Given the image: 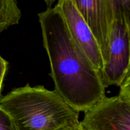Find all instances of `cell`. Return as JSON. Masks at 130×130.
I'll list each match as a JSON object with an SVG mask.
<instances>
[{
  "label": "cell",
  "mask_w": 130,
  "mask_h": 130,
  "mask_svg": "<svg viewBox=\"0 0 130 130\" xmlns=\"http://www.w3.org/2000/svg\"><path fill=\"white\" fill-rule=\"evenodd\" d=\"M38 17L55 91L76 111L85 112L106 96L101 72L74 40L57 5Z\"/></svg>",
  "instance_id": "obj_1"
},
{
  "label": "cell",
  "mask_w": 130,
  "mask_h": 130,
  "mask_svg": "<svg viewBox=\"0 0 130 130\" xmlns=\"http://www.w3.org/2000/svg\"><path fill=\"white\" fill-rule=\"evenodd\" d=\"M0 108L17 130H57L79 122V112L55 91L29 84L1 97Z\"/></svg>",
  "instance_id": "obj_2"
},
{
  "label": "cell",
  "mask_w": 130,
  "mask_h": 130,
  "mask_svg": "<svg viewBox=\"0 0 130 130\" xmlns=\"http://www.w3.org/2000/svg\"><path fill=\"white\" fill-rule=\"evenodd\" d=\"M109 58L102 73L105 88L120 87L130 74V0H113Z\"/></svg>",
  "instance_id": "obj_3"
},
{
  "label": "cell",
  "mask_w": 130,
  "mask_h": 130,
  "mask_svg": "<svg viewBox=\"0 0 130 130\" xmlns=\"http://www.w3.org/2000/svg\"><path fill=\"white\" fill-rule=\"evenodd\" d=\"M80 123L85 130H130V102L119 95L105 96Z\"/></svg>",
  "instance_id": "obj_4"
},
{
  "label": "cell",
  "mask_w": 130,
  "mask_h": 130,
  "mask_svg": "<svg viewBox=\"0 0 130 130\" xmlns=\"http://www.w3.org/2000/svg\"><path fill=\"white\" fill-rule=\"evenodd\" d=\"M100 48L104 66L109 58V44L114 17L113 0H73Z\"/></svg>",
  "instance_id": "obj_5"
},
{
  "label": "cell",
  "mask_w": 130,
  "mask_h": 130,
  "mask_svg": "<svg viewBox=\"0 0 130 130\" xmlns=\"http://www.w3.org/2000/svg\"><path fill=\"white\" fill-rule=\"evenodd\" d=\"M74 40L93 64L102 73L104 62L100 48L73 0H60L57 4Z\"/></svg>",
  "instance_id": "obj_6"
},
{
  "label": "cell",
  "mask_w": 130,
  "mask_h": 130,
  "mask_svg": "<svg viewBox=\"0 0 130 130\" xmlns=\"http://www.w3.org/2000/svg\"><path fill=\"white\" fill-rule=\"evenodd\" d=\"M22 17V12L15 0H0V32L17 25Z\"/></svg>",
  "instance_id": "obj_7"
},
{
  "label": "cell",
  "mask_w": 130,
  "mask_h": 130,
  "mask_svg": "<svg viewBox=\"0 0 130 130\" xmlns=\"http://www.w3.org/2000/svg\"><path fill=\"white\" fill-rule=\"evenodd\" d=\"M0 130H17L10 117L0 108Z\"/></svg>",
  "instance_id": "obj_8"
},
{
  "label": "cell",
  "mask_w": 130,
  "mask_h": 130,
  "mask_svg": "<svg viewBox=\"0 0 130 130\" xmlns=\"http://www.w3.org/2000/svg\"><path fill=\"white\" fill-rule=\"evenodd\" d=\"M119 95L130 102V74L120 86Z\"/></svg>",
  "instance_id": "obj_9"
},
{
  "label": "cell",
  "mask_w": 130,
  "mask_h": 130,
  "mask_svg": "<svg viewBox=\"0 0 130 130\" xmlns=\"http://www.w3.org/2000/svg\"><path fill=\"white\" fill-rule=\"evenodd\" d=\"M8 69V62L0 56V100L1 99V93L2 89L3 83Z\"/></svg>",
  "instance_id": "obj_10"
},
{
  "label": "cell",
  "mask_w": 130,
  "mask_h": 130,
  "mask_svg": "<svg viewBox=\"0 0 130 130\" xmlns=\"http://www.w3.org/2000/svg\"><path fill=\"white\" fill-rule=\"evenodd\" d=\"M57 130H85L81 126L80 121L79 123H76V124H69V125L65 126L62 127L59 129Z\"/></svg>",
  "instance_id": "obj_11"
}]
</instances>
